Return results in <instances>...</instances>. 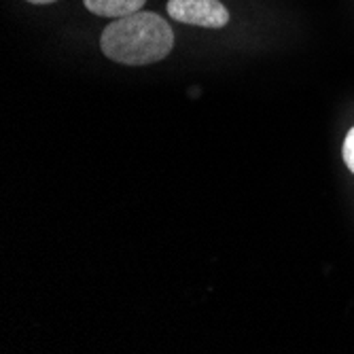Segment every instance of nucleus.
Masks as SVG:
<instances>
[{"instance_id":"nucleus-1","label":"nucleus","mask_w":354,"mask_h":354,"mask_svg":"<svg viewBox=\"0 0 354 354\" xmlns=\"http://www.w3.org/2000/svg\"><path fill=\"white\" fill-rule=\"evenodd\" d=\"M172 45L174 35L166 19L147 11L113 19L100 39L104 55L127 66H145L164 59Z\"/></svg>"},{"instance_id":"nucleus-2","label":"nucleus","mask_w":354,"mask_h":354,"mask_svg":"<svg viewBox=\"0 0 354 354\" xmlns=\"http://www.w3.org/2000/svg\"><path fill=\"white\" fill-rule=\"evenodd\" d=\"M168 15L180 24L200 28H223L230 24V11L221 0H170Z\"/></svg>"},{"instance_id":"nucleus-3","label":"nucleus","mask_w":354,"mask_h":354,"mask_svg":"<svg viewBox=\"0 0 354 354\" xmlns=\"http://www.w3.org/2000/svg\"><path fill=\"white\" fill-rule=\"evenodd\" d=\"M83 3L95 15L119 19L125 15L138 13L145 7L147 0H83Z\"/></svg>"},{"instance_id":"nucleus-4","label":"nucleus","mask_w":354,"mask_h":354,"mask_svg":"<svg viewBox=\"0 0 354 354\" xmlns=\"http://www.w3.org/2000/svg\"><path fill=\"white\" fill-rule=\"evenodd\" d=\"M344 162H346L348 170L354 174V127L348 132V136L344 140Z\"/></svg>"},{"instance_id":"nucleus-5","label":"nucleus","mask_w":354,"mask_h":354,"mask_svg":"<svg viewBox=\"0 0 354 354\" xmlns=\"http://www.w3.org/2000/svg\"><path fill=\"white\" fill-rule=\"evenodd\" d=\"M30 5H49V3H55V0H28Z\"/></svg>"}]
</instances>
